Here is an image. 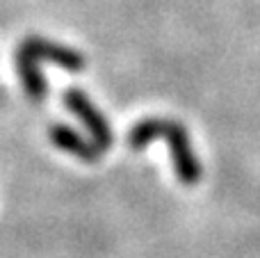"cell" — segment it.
<instances>
[{
  "label": "cell",
  "instance_id": "obj_1",
  "mask_svg": "<svg viewBox=\"0 0 260 258\" xmlns=\"http://www.w3.org/2000/svg\"><path fill=\"white\" fill-rule=\"evenodd\" d=\"M153 140H165L171 149V158H174L176 176L185 185H194L201 178V165L194 160V153L189 149L187 133L180 123L169 121V119H146L133 126L128 135L130 149H144L148 142Z\"/></svg>",
  "mask_w": 260,
  "mask_h": 258
},
{
  "label": "cell",
  "instance_id": "obj_2",
  "mask_svg": "<svg viewBox=\"0 0 260 258\" xmlns=\"http://www.w3.org/2000/svg\"><path fill=\"white\" fill-rule=\"evenodd\" d=\"M64 105H67V110H71V112L85 123V128L91 135V142H94L101 151L112 146V131H110L108 121H105L103 114L94 108V103H91L80 89L64 91Z\"/></svg>",
  "mask_w": 260,
  "mask_h": 258
},
{
  "label": "cell",
  "instance_id": "obj_3",
  "mask_svg": "<svg viewBox=\"0 0 260 258\" xmlns=\"http://www.w3.org/2000/svg\"><path fill=\"white\" fill-rule=\"evenodd\" d=\"M21 50H25L27 55L41 62V59H48V62H55L59 69L71 73H80L85 69V57H82L78 50L69 48V46L55 44V41H48L44 37H27L21 44Z\"/></svg>",
  "mask_w": 260,
  "mask_h": 258
},
{
  "label": "cell",
  "instance_id": "obj_4",
  "mask_svg": "<svg viewBox=\"0 0 260 258\" xmlns=\"http://www.w3.org/2000/svg\"><path fill=\"white\" fill-rule=\"evenodd\" d=\"M48 137H50V142H53L57 149L76 155V158L82 160V163H96L99 155L103 153L94 142L82 140L76 131H71L69 126H62V123H55V126L48 131Z\"/></svg>",
  "mask_w": 260,
  "mask_h": 258
},
{
  "label": "cell",
  "instance_id": "obj_5",
  "mask_svg": "<svg viewBox=\"0 0 260 258\" xmlns=\"http://www.w3.org/2000/svg\"><path fill=\"white\" fill-rule=\"evenodd\" d=\"M16 71H18V76H21L25 94L30 96L32 101L44 99L46 91H48V85H46V78L39 69V62L21 48L16 50Z\"/></svg>",
  "mask_w": 260,
  "mask_h": 258
}]
</instances>
